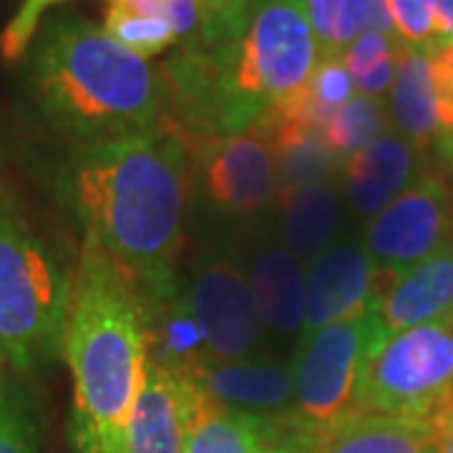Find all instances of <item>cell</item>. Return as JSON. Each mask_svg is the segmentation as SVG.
<instances>
[{"label": "cell", "mask_w": 453, "mask_h": 453, "mask_svg": "<svg viewBox=\"0 0 453 453\" xmlns=\"http://www.w3.org/2000/svg\"><path fill=\"white\" fill-rule=\"evenodd\" d=\"M58 189L83 229L134 280L139 295L174 288L189 217L192 159L169 124L109 144L71 149Z\"/></svg>", "instance_id": "obj_1"}, {"label": "cell", "mask_w": 453, "mask_h": 453, "mask_svg": "<svg viewBox=\"0 0 453 453\" xmlns=\"http://www.w3.org/2000/svg\"><path fill=\"white\" fill-rule=\"evenodd\" d=\"M318 58L305 0H257L237 41L179 46L159 65L169 127L187 142L252 129L308 86Z\"/></svg>", "instance_id": "obj_2"}, {"label": "cell", "mask_w": 453, "mask_h": 453, "mask_svg": "<svg viewBox=\"0 0 453 453\" xmlns=\"http://www.w3.org/2000/svg\"><path fill=\"white\" fill-rule=\"evenodd\" d=\"M20 81L38 124L71 149L149 134L169 121L162 68L76 13L41 23Z\"/></svg>", "instance_id": "obj_3"}, {"label": "cell", "mask_w": 453, "mask_h": 453, "mask_svg": "<svg viewBox=\"0 0 453 453\" xmlns=\"http://www.w3.org/2000/svg\"><path fill=\"white\" fill-rule=\"evenodd\" d=\"M64 357L73 378L71 451L121 453L144 375V308L134 280L88 240L71 275Z\"/></svg>", "instance_id": "obj_4"}, {"label": "cell", "mask_w": 453, "mask_h": 453, "mask_svg": "<svg viewBox=\"0 0 453 453\" xmlns=\"http://www.w3.org/2000/svg\"><path fill=\"white\" fill-rule=\"evenodd\" d=\"M71 275L0 192V363L18 375L64 356Z\"/></svg>", "instance_id": "obj_5"}, {"label": "cell", "mask_w": 453, "mask_h": 453, "mask_svg": "<svg viewBox=\"0 0 453 453\" xmlns=\"http://www.w3.org/2000/svg\"><path fill=\"white\" fill-rule=\"evenodd\" d=\"M187 146L192 159L189 210L199 207L210 234L240 242L275 222L280 179L262 121L234 136L199 139Z\"/></svg>", "instance_id": "obj_6"}, {"label": "cell", "mask_w": 453, "mask_h": 453, "mask_svg": "<svg viewBox=\"0 0 453 453\" xmlns=\"http://www.w3.org/2000/svg\"><path fill=\"white\" fill-rule=\"evenodd\" d=\"M453 408V315L371 345L357 372L353 413L443 426Z\"/></svg>", "instance_id": "obj_7"}, {"label": "cell", "mask_w": 453, "mask_h": 453, "mask_svg": "<svg viewBox=\"0 0 453 453\" xmlns=\"http://www.w3.org/2000/svg\"><path fill=\"white\" fill-rule=\"evenodd\" d=\"M181 275L189 308L202 325L210 360L225 363L273 356L237 252V240L204 232L189 270Z\"/></svg>", "instance_id": "obj_8"}, {"label": "cell", "mask_w": 453, "mask_h": 453, "mask_svg": "<svg viewBox=\"0 0 453 453\" xmlns=\"http://www.w3.org/2000/svg\"><path fill=\"white\" fill-rule=\"evenodd\" d=\"M372 340L371 308L310 333L290 356L297 421L327 434L353 413L357 372Z\"/></svg>", "instance_id": "obj_9"}, {"label": "cell", "mask_w": 453, "mask_h": 453, "mask_svg": "<svg viewBox=\"0 0 453 453\" xmlns=\"http://www.w3.org/2000/svg\"><path fill=\"white\" fill-rule=\"evenodd\" d=\"M451 240L453 195L438 172L418 174L363 232L368 257L383 277L416 267Z\"/></svg>", "instance_id": "obj_10"}, {"label": "cell", "mask_w": 453, "mask_h": 453, "mask_svg": "<svg viewBox=\"0 0 453 453\" xmlns=\"http://www.w3.org/2000/svg\"><path fill=\"white\" fill-rule=\"evenodd\" d=\"M237 252L273 356H280L285 348L295 350L305 325V265L280 242L275 222L242 237L237 242Z\"/></svg>", "instance_id": "obj_11"}, {"label": "cell", "mask_w": 453, "mask_h": 453, "mask_svg": "<svg viewBox=\"0 0 453 453\" xmlns=\"http://www.w3.org/2000/svg\"><path fill=\"white\" fill-rule=\"evenodd\" d=\"M204 403V393L187 372L146 360L121 453H187Z\"/></svg>", "instance_id": "obj_12"}, {"label": "cell", "mask_w": 453, "mask_h": 453, "mask_svg": "<svg viewBox=\"0 0 453 453\" xmlns=\"http://www.w3.org/2000/svg\"><path fill=\"white\" fill-rule=\"evenodd\" d=\"M451 315L453 240L401 275H378V290L371 303V345H378L395 333L436 323Z\"/></svg>", "instance_id": "obj_13"}, {"label": "cell", "mask_w": 453, "mask_h": 453, "mask_svg": "<svg viewBox=\"0 0 453 453\" xmlns=\"http://www.w3.org/2000/svg\"><path fill=\"white\" fill-rule=\"evenodd\" d=\"M305 282L308 303L300 338L371 308L372 295L378 290V270L372 267L363 240L353 232H345L308 262Z\"/></svg>", "instance_id": "obj_14"}, {"label": "cell", "mask_w": 453, "mask_h": 453, "mask_svg": "<svg viewBox=\"0 0 453 453\" xmlns=\"http://www.w3.org/2000/svg\"><path fill=\"white\" fill-rule=\"evenodd\" d=\"M211 405L265 418H297L290 360L277 356L202 363L187 372Z\"/></svg>", "instance_id": "obj_15"}, {"label": "cell", "mask_w": 453, "mask_h": 453, "mask_svg": "<svg viewBox=\"0 0 453 453\" xmlns=\"http://www.w3.org/2000/svg\"><path fill=\"white\" fill-rule=\"evenodd\" d=\"M416 146L401 134L386 131L353 154L342 169L345 207L353 217H375L405 192L416 174Z\"/></svg>", "instance_id": "obj_16"}, {"label": "cell", "mask_w": 453, "mask_h": 453, "mask_svg": "<svg viewBox=\"0 0 453 453\" xmlns=\"http://www.w3.org/2000/svg\"><path fill=\"white\" fill-rule=\"evenodd\" d=\"M345 210L342 181L280 189L277 237L303 265H308L345 234Z\"/></svg>", "instance_id": "obj_17"}, {"label": "cell", "mask_w": 453, "mask_h": 453, "mask_svg": "<svg viewBox=\"0 0 453 453\" xmlns=\"http://www.w3.org/2000/svg\"><path fill=\"white\" fill-rule=\"evenodd\" d=\"M441 434L436 421L350 413L325 434L320 453H441Z\"/></svg>", "instance_id": "obj_18"}, {"label": "cell", "mask_w": 453, "mask_h": 453, "mask_svg": "<svg viewBox=\"0 0 453 453\" xmlns=\"http://www.w3.org/2000/svg\"><path fill=\"white\" fill-rule=\"evenodd\" d=\"M262 124L270 134L280 189L342 181L345 162L325 144L320 129L273 111L262 119Z\"/></svg>", "instance_id": "obj_19"}, {"label": "cell", "mask_w": 453, "mask_h": 453, "mask_svg": "<svg viewBox=\"0 0 453 453\" xmlns=\"http://www.w3.org/2000/svg\"><path fill=\"white\" fill-rule=\"evenodd\" d=\"M390 121L416 149L434 144L441 136L436 96L431 83V53L408 49L398 64V73L390 88Z\"/></svg>", "instance_id": "obj_20"}, {"label": "cell", "mask_w": 453, "mask_h": 453, "mask_svg": "<svg viewBox=\"0 0 453 453\" xmlns=\"http://www.w3.org/2000/svg\"><path fill=\"white\" fill-rule=\"evenodd\" d=\"M297 418H265L222 411L210 401L196 416L187 453H265Z\"/></svg>", "instance_id": "obj_21"}, {"label": "cell", "mask_w": 453, "mask_h": 453, "mask_svg": "<svg viewBox=\"0 0 453 453\" xmlns=\"http://www.w3.org/2000/svg\"><path fill=\"white\" fill-rule=\"evenodd\" d=\"M320 58L342 56L365 33L398 35L386 0H305Z\"/></svg>", "instance_id": "obj_22"}, {"label": "cell", "mask_w": 453, "mask_h": 453, "mask_svg": "<svg viewBox=\"0 0 453 453\" xmlns=\"http://www.w3.org/2000/svg\"><path fill=\"white\" fill-rule=\"evenodd\" d=\"M390 113L388 106L375 96L356 94L348 104H342L320 129L325 144L333 149V154L348 162L363 146L388 131Z\"/></svg>", "instance_id": "obj_23"}, {"label": "cell", "mask_w": 453, "mask_h": 453, "mask_svg": "<svg viewBox=\"0 0 453 453\" xmlns=\"http://www.w3.org/2000/svg\"><path fill=\"white\" fill-rule=\"evenodd\" d=\"M0 453H41L38 413L20 375L0 363Z\"/></svg>", "instance_id": "obj_24"}, {"label": "cell", "mask_w": 453, "mask_h": 453, "mask_svg": "<svg viewBox=\"0 0 453 453\" xmlns=\"http://www.w3.org/2000/svg\"><path fill=\"white\" fill-rule=\"evenodd\" d=\"M104 31L111 35L116 43H121L124 49L151 58L159 56L166 49L177 46V33L172 31V26L157 16H149L144 11L124 5V3H111L106 11V23Z\"/></svg>", "instance_id": "obj_25"}, {"label": "cell", "mask_w": 453, "mask_h": 453, "mask_svg": "<svg viewBox=\"0 0 453 453\" xmlns=\"http://www.w3.org/2000/svg\"><path fill=\"white\" fill-rule=\"evenodd\" d=\"M196 5L202 11V33L189 46H222L242 35L257 0H196Z\"/></svg>", "instance_id": "obj_26"}, {"label": "cell", "mask_w": 453, "mask_h": 453, "mask_svg": "<svg viewBox=\"0 0 453 453\" xmlns=\"http://www.w3.org/2000/svg\"><path fill=\"white\" fill-rule=\"evenodd\" d=\"M64 0H23V5L18 8V13L8 26L0 33V56L8 61V64H18L26 58V53L33 46V38L43 23L46 11L58 5Z\"/></svg>", "instance_id": "obj_27"}, {"label": "cell", "mask_w": 453, "mask_h": 453, "mask_svg": "<svg viewBox=\"0 0 453 453\" xmlns=\"http://www.w3.org/2000/svg\"><path fill=\"white\" fill-rule=\"evenodd\" d=\"M395 31L408 49L436 50L434 38V0H386Z\"/></svg>", "instance_id": "obj_28"}, {"label": "cell", "mask_w": 453, "mask_h": 453, "mask_svg": "<svg viewBox=\"0 0 453 453\" xmlns=\"http://www.w3.org/2000/svg\"><path fill=\"white\" fill-rule=\"evenodd\" d=\"M403 50L405 43L401 41V35L365 33L342 53V64H345V71L350 73V81H356L360 76H365L390 61H401Z\"/></svg>", "instance_id": "obj_29"}, {"label": "cell", "mask_w": 453, "mask_h": 453, "mask_svg": "<svg viewBox=\"0 0 453 453\" xmlns=\"http://www.w3.org/2000/svg\"><path fill=\"white\" fill-rule=\"evenodd\" d=\"M134 8L166 20L172 26V31L177 33V46L195 43L202 33V11H199L196 0H146Z\"/></svg>", "instance_id": "obj_30"}, {"label": "cell", "mask_w": 453, "mask_h": 453, "mask_svg": "<svg viewBox=\"0 0 453 453\" xmlns=\"http://www.w3.org/2000/svg\"><path fill=\"white\" fill-rule=\"evenodd\" d=\"M431 83L436 96L441 136L453 134V46L431 50Z\"/></svg>", "instance_id": "obj_31"}, {"label": "cell", "mask_w": 453, "mask_h": 453, "mask_svg": "<svg viewBox=\"0 0 453 453\" xmlns=\"http://www.w3.org/2000/svg\"><path fill=\"white\" fill-rule=\"evenodd\" d=\"M323 434L310 431L303 423H295L265 453H320Z\"/></svg>", "instance_id": "obj_32"}, {"label": "cell", "mask_w": 453, "mask_h": 453, "mask_svg": "<svg viewBox=\"0 0 453 453\" xmlns=\"http://www.w3.org/2000/svg\"><path fill=\"white\" fill-rule=\"evenodd\" d=\"M434 38L436 49L453 46V0H434Z\"/></svg>", "instance_id": "obj_33"}, {"label": "cell", "mask_w": 453, "mask_h": 453, "mask_svg": "<svg viewBox=\"0 0 453 453\" xmlns=\"http://www.w3.org/2000/svg\"><path fill=\"white\" fill-rule=\"evenodd\" d=\"M441 453H453V408L449 411L443 421V434H441Z\"/></svg>", "instance_id": "obj_34"}, {"label": "cell", "mask_w": 453, "mask_h": 453, "mask_svg": "<svg viewBox=\"0 0 453 453\" xmlns=\"http://www.w3.org/2000/svg\"><path fill=\"white\" fill-rule=\"evenodd\" d=\"M438 149H441V154L446 157V162L453 164V134H443V136H438Z\"/></svg>", "instance_id": "obj_35"}, {"label": "cell", "mask_w": 453, "mask_h": 453, "mask_svg": "<svg viewBox=\"0 0 453 453\" xmlns=\"http://www.w3.org/2000/svg\"><path fill=\"white\" fill-rule=\"evenodd\" d=\"M111 3H124V5H139V3H146V0H111Z\"/></svg>", "instance_id": "obj_36"}]
</instances>
